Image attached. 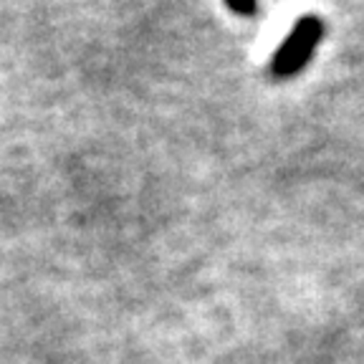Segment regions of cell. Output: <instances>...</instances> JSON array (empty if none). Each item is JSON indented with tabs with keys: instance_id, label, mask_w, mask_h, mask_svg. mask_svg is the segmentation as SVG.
<instances>
[{
	"instance_id": "obj_1",
	"label": "cell",
	"mask_w": 364,
	"mask_h": 364,
	"mask_svg": "<svg viewBox=\"0 0 364 364\" xmlns=\"http://www.w3.org/2000/svg\"><path fill=\"white\" fill-rule=\"evenodd\" d=\"M321 36H324V23H321V18L318 16L299 18L296 26L291 28V33L286 36V41L276 48V53H273V61H271L273 76L289 79V76L299 74L309 63V58L314 56Z\"/></svg>"
},
{
	"instance_id": "obj_2",
	"label": "cell",
	"mask_w": 364,
	"mask_h": 364,
	"mask_svg": "<svg viewBox=\"0 0 364 364\" xmlns=\"http://www.w3.org/2000/svg\"><path fill=\"white\" fill-rule=\"evenodd\" d=\"M225 6L238 16H256L258 0H225Z\"/></svg>"
}]
</instances>
